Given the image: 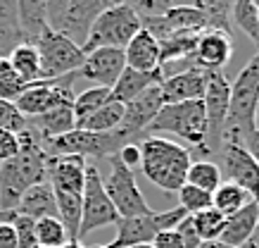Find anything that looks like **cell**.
Listing matches in <instances>:
<instances>
[{
    "instance_id": "3",
    "label": "cell",
    "mask_w": 259,
    "mask_h": 248,
    "mask_svg": "<svg viewBox=\"0 0 259 248\" xmlns=\"http://www.w3.org/2000/svg\"><path fill=\"white\" fill-rule=\"evenodd\" d=\"M259 100V53L247 60L236 81L231 84V105L221 134V146H243L254 131V110Z\"/></svg>"
},
{
    "instance_id": "42",
    "label": "cell",
    "mask_w": 259,
    "mask_h": 248,
    "mask_svg": "<svg viewBox=\"0 0 259 248\" xmlns=\"http://www.w3.org/2000/svg\"><path fill=\"white\" fill-rule=\"evenodd\" d=\"M24 127H26V120L19 115L15 103L0 100V131H17L19 134Z\"/></svg>"
},
{
    "instance_id": "15",
    "label": "cell",
    "mask_w": 259,
    "mask_h": 248,
    "mask_svg": "<svg viewBox=\"0 0 259 248\" xmlns=\"http://www.w3.org/2000/svg\"><path fill=\"white\" fill-rule=\"evenodd\" d=\"M126 69V55L121 48H98L86 53V60L81 64L79 74L83 79L93 81L95 86L112 88Z\"/></svg>"
},
{
    "instance_id": "12",
    "label": "cell",
    "mask_w": 259,
    "mask_h": 248,
    "mask_svg": "<svg viewBox=\"0 0 259 248\" xmlns=\"http://www.w3.org/2000/svg\"><path fill=\"white\" fill-rule=\"evenodd\" d=\"M71 77H64L60 81H36V84H29V86L22 91V96L15 100V108L19 110L24 120H33V117H40L46 112L55 110L60 105H69L74 103L76 93L71 91Z\"/></svg>"
},
{
    "instance_id": "26",
    "label": "cell",
    "mask_w": 259,
    "mask_h": 248,
    "mask_svg": "<svg viewBox=\"0 0 259 248\" xmlns=\"http://www.w3.org/2000/svg\"><path fill=\"white\" fill-rule=\"evenodd\" d=\"M24 43L17 17V0H0V57H8L12 50Z\"/></svg>"
},
{
    "instance_id": "24",
    "label": "cell",
    "mask_w": 259,
    "mask_h": 248,
    "mask_svg": "<svg viewBox=\"0 0 259 248\" xmlns=\"http://www.w3.org/2000/svg\"><path fill=\"white\" fill-rule=\"evenodd\" d=\"M17 215L31 217V220H43V217H57V200L53 186L43 182V184L31 186L24 193L15 208Z\"/></svg>"
},
{
    "instance_id": "20",
    "label": "cell",
    "mask_w": 259,
    "mask_h": 248,
    "mask_svg": "<svg viewBox=\"0 0 259 248\" xmlns=\"http://www.w3.org/2000/svg\"><path fill=\"white\" fill-rule=\"evenodd\" d=\"M26 129H31L33 134L38 136L40 146L53 141V138H60L64 134H69L76 129V117H74V103L69 105H60L55 110L46 112L40 117H33V120H26Z\"/></svg>"
},
{
    "instance_id": "43",
    "label": "cell",
    "mask_w": 259,
    "mask_h": 248,
    "mask_svg": "<svg viewBox=\"0 0 259 248\" xmlns=\"http://www.w3.org/2000/svg\"><path fill=\"white\" fill-rule=\"evenodd\" d=\"M19 151H22L19 134H17V131H0V165L12 160V158H17Z\"/></svg>"
},
{
    "instance_id": "39",
    "label": "cell",
    "mask_w": 259,
    "mask_h": 248,
    "mask_svg": "<svg viewBox=\"0 0 259 248\" xmlns=\"http://www.w3.org/2000/svg\"><path fill=\"white\" fill-rule=\"evenodd\" d=\"M179 208H183L188 215H197L202 210H209L212 208V193L195 189L190 184H183L179 189Z\"/></svg>"
},
{
    "instance_id": "32",
    "label": "cell",
    "mask_w": 259,
    "mask_h": 248,
    "mask_svg": "<svg viewBox=\"0 0 259 248\" xmlns=\"http://www.w3.org/2000/svg\"><path fill=\"white\" fill-rule=\"evenodd\" d=\"M259 3L254 0H238L231 5V19H233V24L240 29V31L252 39V43L259 48Z\"/></svg>"
},
{
    "instance_id": "23",
    "label": "cell",
    "mask_w": 259,
    "mask_h": 248,
    "mask_svg": "<svg viewBox=\"0 0 259 248\" xmlns=\"http://www.w3.org/2000/svg\"><path fill=\"white\" fill-rule=\"evenodd\" d=\"M124 55H126V67L138 69V72H155V69L162 67L159 41L145 29H141L134 39L128 41V46L124 48Z\"/></svg>"
},
{
    "instance_id": "34",
    "label": "cell",
    "mask_w": 259,
    "mask_h": 248,
    "mask_svg": "<svg viewBox=\"0 0 259 248\" xmlns=\"http://www.w3.org/2000/svg\"><path fill=\"white\" fill-rule=\"evenodd\" d=\"M57 200V217L62 220L64 229L69 234V241H79L81 229V196H71V193L55 191Z\"/></svg>"
},
{
    "instance_id": "55",
    "label": "cell",
    "mask_w": 259,
    "mask_h": 248,
    "mask_svg": "<svg viewBox=\"0 0 259 248\" xmlns=\"http://www.w3.org/2000/svg\"><path fill=\"white\" fill-rule=\"evenodd\" d=\"M257 15H259V10H257Z\"/></svg>"
},
{
    "instance_id": "38",
    "label": "cell",
    "mask_w": 259,
    "mask_h": 248,
    "mask_svg": "<svg viewBox=\"0 0 259 248\" xmlns=\"http://www.w3.org/2000/svg\"><path fill=\"white\" fill-rule=\"evenodd\" d=\"M190 217H193L195 232L202 243H207V241H219L221 232H224V224H226V217L221 215L219 210L209 208V210H202V212L190 215Z\"/></svg>"
},
{
    "instance_id": "44",
    "label": "cell",
    "mask_w": 259,
    "mask_h": 248,
    "mask_svg": "<svg viewBox=\"0 0 259 248\" xmlns=\"http://www.w3.org/2000/svg\"><path fill=\"white\" fill-rule=\"evenodd\" d=\"M176 234L181 236V243H183V248H200L202 246V241H200V236H197L195 232V224H193V217H186V220H181V224L176 227Z\"/></svg>"
},
{
    "instance_id": "25",
    "label": "cell",
    "mask_w": 259,
    "mask_h": 248,
    "mask_svg": "<svg viewBox=\"0 0 259 248\" xmlns=\"http://www.w3.org/2000/svg\"><path fill=\"white\" fill-rule=\"evenodd\" d=\"M17 17H19L22 41L29 46H36V41L48 29L46 0H17Z\"/></svg>"
},
{
    "instance_id": "52",
    "label": "cell",
    "mask_w": 259,
    "mask_h": 248,
    "mask_svg": "<svg viewBox=\"0 0 259 248\" xmlns=\"http://www.w3.org/2000/svg\"><path fill=\"white\" fill-rule=\"evenodd\" d=\"M88 248H112L110 243H105V246H102V243H98V246H88Z\"/></svg>"
},
{
    "instance_id": "29",
    "label": "cell",
    "mask_w": 259,
    "mask_h": 248,
    "mask_svg": "<svg viewBox=\"0 0 259 248\" xmlns=\"http://www.w3.org/2000/svg\"><path fill=\"white\" fill-rule=\"evenodd\" d=\"M121 122H124V105L117 103V100H110L76 129H86V131H93V134H112V131H117L121 127Z\"/></svg>"
},
{
    "instance_id": "31",
    "label": "cell",
    "mask_w": 259,
    "mask_h": 248,
    "mask_svg": "<svg viewBox=\"0 0 259 248\" xmlns=\"http://www.w3.org/2000/svg\"><path fill=\"white\" fill-rule=\"evenodd\" d=\"M174 31H204V15L195 3H179L164 15Z\"/></svg>"
},
{
    "instance_id": "53",
    "label": "cell",
    "mask_w": 259,
    "mask_h": 248,
    "mask_svg": "<svg viewBox=\"0 0 259 248\" xmlns=\"http://www.w3.org/2000/svg\"><path fill=\"white\" fill-rule=\"evenodd\" d=\"M128 248H152V246H128Z\"/></svg>"
},
{
    "instance_id": "6",
    "label": "cell",
    "mask_w": 259,
    "mask_h": 248,
    "mask_svg": "<svg viewBox=\"0 0 259 248\" xmlns=\"http://www.w3.org/2000/svg\"><path fill=\"white\" fill-rule=\"evenodd\" d=\"M150 134H174V136L188 141L200 153L207 146V115H204L202 100H188V103H166L155 122L148 129Z\"/></svg>"
},
{
    "instance_id": "47",
    "label": "cell",
    "mask_w": 259,
    "mask_h": 248,
    "mask_svg": "<svg viewBox=\"0 0 259 248\" xmlns=\"http://www.w3.org/2000/svg\"><path fill=\"white\" fill-rule=\"evenodd\" d=\"M150 246L152 248H183V243H181V236L176 234V229H171V232H162Z\"/></svg>"
},
{
    "instance_id": "2",
    "label": "cell",
    "mask_w": 259,
    "mask_h": 248,
    "mask_svg": "<svg viewBox=\"0 0 259 248\" xmlns=\"http://www.w3.org/2000/svg\"><path fill=\"white\" fill-rule=\"evenodd\" d=\"M141 148V169L152 184L166 193H179L186 184L190 165V151L164 136H145Z\"/></svg>"
},
{
    "instance_id": "46",
    "label": "cell",
    "mask_w": 259,
    "mask_h": 248,
    "mask_svg": "<svg viewBox=\"0 0 259 248\" xmlns=\"http://www.w3.org/2000/svg\"><path fill=\"white\" fill-rule=\"evenodd\" d=\"M0 248H17V234L12 220H0Z\"/></svg>"
},
{
    "instance_id": "21",
    "label": "cell",
    "mask_w": 259,
    "mask_h": 248,
    "mask_svg": "<svg viewBox=\"0 0 259 248\" xmlns=\"http://www.w3.org/2000/svg\"><path fill=\"white\" fill-rule=\"evenodd\" d=\"M162 81H164V69L162 67L155 69V72H138V69L126 67L121 77L117 79V84L112 86V100L126 105L136 100L138 96H143L148 88L162 86Z\"/></svg>"
},
{
    "instance_id": "37",
    "label": "cell",
    "mask_w": 259,
    "mask_h": 248,
    "mask_svg": "<svg viewBox=\"0 0 259 248\" xmlns=\"http://www.w3.org/2000/svg\"><path fill=\"white\" fill-rule=\"evenodd\" d=\"M195 5L202 10V15H204V29L231 33V24H228L231 5H228L226 0H202V3H195Z\"/></svg>"
},
{
    "instance_id": "35",
    "label": "cell",
    "mask_w": 259,
    "mask_h": 248,
    "mask_svg": "<svg viewBox=\"0 0 259 248\" xmlns=\"http://www.w3.org/2000/svg\"><path fill=\"white\" fill-rule=\"evenodd\" d=\"M221 169L214 160H195L190 165L188 174H186V184L202 189L207 193H214L221 186Z\"/></svg>"
},
{
    "instance_id": "36",
    "label": "cell",
    "mask_w": 259,
    "mask_h": 248,
    "mask_svg": "<svg viewBox=\"0 0 259 248\" xmlns=\"http://www.w3.org/2000/svg\"><path fill=\"white\" fill-rule=\"evenodd\" d=\"M69 241V234L64 229L60 217H43L36 220V243L46 248H62Z\"/></svg>"
},
{
    "instance_id": "50",
    "label": "cell",
    "mask_w": 259,
    "mask_h": 248,
    "mask_svg": "<svg viewBox=\"0 0 259 248\" xmlns=\"http://www.w3.org/2000/svg\"><path fill=\"white\" fill-rule=\"evenodd\" d=\"M254 131H259V100H257V110H254Z\"/></svg>"
},
{
    "instance_id": "56",
    "label": "cell",
    "mask_w": 259,
    "mask_h": 248,
    "mask_svg": "<svg viewBox=\"0 0 259 248\" xmlns=\"http://www.w3.org/2000/svg\"><path fill=\"white\" fill-rule=\"evenodd\" d=\"M0 60H3V57H0Z\"/></svg>"
},
{
    "instance_id": "7",
    "label": "cell",
    "mask_w": 259,
    "mask_h": 248,
    "mask_svg": "<svg viewBox=\"0 0 259 248\" xmlns=\"http://www.w3.org/2000/svg\"><path fill=\"white\" fill-rule=\"evenodd\" d=\"M134 144V138L124 134L121 129L112 134H93L86 129H74L60 138H53L43 144V151L50 158L60 155H81V158H114L124 146Z\"/></svg>"
},
{
    "instance_id": "5",
    "label": "cell",
    "mask_w": 259,
    "mask_h": 248,
    "mask_svg": "<svg viewBox=\"0 0 259 248\" xmlns=\"http://www.w3.org/2000/svg\"><path fill=\"white\" fill-rule=\"evenodd\" d=\"M143 29V19L128 3H112L98 15L91 26L88 41L83 43V53H93L98 48H121Z\"/></svg>"
},
{
    "instance_id": "22",
    "label": "cell",
    "mask_w": 259,
    "mask_h": 248,
    "mask_svg": "<svg viewBox=\"0 0 259 248\" xmlns=\"http://www.w3.org/2000/svg\"><path fill=\"white\" fill-rule=\"evenodd\" d=\"M257 232H259V205L252 200L243 210H238L236 215L226 217V224H224V232H221L219 241L226 243V246L243 248Z\"/></svg>"
},
{
    "instance_id": "1",
    "label": "cell",
    "mask_w": 259,
    "mask_h": 248,
    "mask_svg": "<svg viewBox=\"0 0 259 248\" xmlns=\"http://www.w3.org/2000/svg\"><path fill=\"white\" fill-rule=\"evenodd\" d=\"M22 151L17 158L0 165V210L15 212L17 203L31 186L48 182V160L50 155L43 151L38 136L24 127L19 131Z\"/></svg>"
},
{
    "instance_id": "30",
    "label": "cell",
    "mask_w": 259,
    "mask_h": 248,
    "mask_svg": "<svg viewBox=\"0 0 259 248\" xmlns=\"http://www.w3.org/2000/svg\"><path fill=\"white\" fill-rule=\"evenodd\" d=\"M247 203H252V196L243 191L240 186L231 184V182H221V186L212 193V208L219 210L224 217L236 215L238 210H243Z\"/></svg>"
},
{
    "instance_id": "10",
    "label": "cell",
    "mask_w": 259,
    "mask_h": 248,
    "mask_svg": "<svg viewBox=\"0 0 259 248\" xmlns=\"http://www.w3.org/2000/svg\"><path fill=\"white\" fill-rule=\"evenodd\" d=\"M119 212L112 205L110 196L105 191L102 176L98 167L88 165L86 169V184H83V193H81V229H79V241L88 236L91 232L107 227V224H119Z\"/></svg>"
},
{
    "instance_id": "18",
    "label": "cell",
    "mask_w": 259,
    "mask_h": 248,
    "mask_svg": "<svg viewBox=\"0 0 259 248\" xmlns=\"http://www.w3.org/2000/svg\"><path fill=\"white\" fill-rule=\"evenodd\" d=\"M231 55H233V39H231V33L209 31V29L200 31L195 55H193L195 67H200L204 72H221L228 64Z\"/></svg>"
},
{
    "instance_id": "14",
    "label": "cell",
    "mask_w": 259,
    "mask_h": 248,
    "mask_svg": "<svg viewBox=\"0 0 259 248\" xmlns=\"http://www.w3.org/2000/svg\"><path fill=\"white\" fill-rule=\"evenodd\" d=\"M217 165L221 169V176L226 174V182L247 191L259 205V165L243 146L224 144L217 153Z\"/></svg>"
},
{
    "instance_id": "9",
    "label": "cell",
    "mask_w": 259,
    "mask_h": 248,
    "mask_svg": "<svg viewBox=\"0 0 259 248\" xmlns=\"http://www.w3.org/2000/svg\"><path fill=\"white\" fill-rule=\"evenodd\" d=\"M188 212L183 208L171 210H152L148 215L141 217H128V220H119L117 224V236L112 241V248H128V246H150L162 232H171L186 220Z\"/></svg>"
},
{
    "instance_id": "4",
    "label": "cell",
    "mask_w": 259,
    "mask_h": 248,
    "mask_svg": "<svg viewBox=\"0 0 259 248\" xmlns=\"http://www.w3.org/2000/svg\"><path fill=\"white\" fill-rule=\"evenodd\" d=\"M110 0H46V22L55 33L83 48L91 26Z\"/></svg>"
},
{
    "instance_id": "13",
    "label": "cell",
    "mask_w": 259,
    "mask_h": 248,
    "mask_svg": "<svg viewBox=\"0 0 259 248\" xmlns=\"http://www.w3.org/2000/svg\"><path fill=\"white\" fill-rule=\"evenodd\" d=\"M204 115H207V146L204 153L217 158L221 151V134L226 124L228 105H231V81L224 72H207V91L202 98Z\"/></svg>"
},
{
    "instance_id": "41",
    "label": "cell",
    "mask_w": 259,
    "mask_h": 248,
    "mask_svg": "<svg viewBox=\"0 0 259 248\" xmlns=\"http://www.w3.org/2000/svg\"><path fill=\"white\" fill-rule=\"evenodd\" d=\"M12 227L17 234V248H36V220L17 215L12 217Z\"/></svg>"
},
{
    "instance_id": "57",
    "label": "cell",
    "mask_w": 259,
    "mask_h": 248,
    "mask_svg": "<svg viewBox=\"0 0 259 248\" xmlns=\"http://www.w3.org/2000/svg\"><path fill=\"white\" fill-rule=\"evenodd\" d=\"M0 212H3V210H0Z\"/></svg>"
},
{
    "instance_id": "45",
    "label": "cell",
    "mask_w": 259,
    "mask_h": 248,
    "mask_svg": "<svg viewBox=\"0 0 259 248\" xmlns=\"http://www.w3.org/2000/svg\"><path fill=\"white\" fill-rule=\"evenodd\" d=\"M117 158L124 162L128 169H134V165H141V148H138V144H128L117 153Z\"/></svg>"
},
{
    "instance_id": "51",
    "label": "cell",
    "mask_w": 259,
    "mask_h": 248,
    "mask_svg": "<svg viewBox=\"0 0 259 248\" xmlns=\"http://www.w3.org/2000/svg\"><path fill=\"white\" fill-rule=\"evenodd\" d=\"M12 217H15V212H5V210L0 212V220H12Z\"/></svg>"
},
{
    "instance_id": "17",
    "label": "cell",
    "mask_w": 259,
    "mask_h": 248,
    "mask_svg": "<svg viewBox=\"0 0 259 248\" xmlns=\"http://www.w3.org/2000/svg\"><path fill=\"white\" fill-rule=\"evenodd\" d=\"M86 169H88V162L81 155L50 158L48 160V184L53 186V191L81 196L83 193V184H86Z\"/></svg>"
},
{
    "instance_id": "54",
    "label": "cell",
    "mask_w": 259,
    "mask_h": 248,
    "mask_svg": "<svg viewBox=\"0 0 259 248\" xmlns=\"http://www.w3.org/2000/svg\"><path fill=\"white\" fill-rule=\"evenodd\" d=\"M36 248H46V246H36Z\"/></svg>"
},
{
    "instance_id": "11",
    "label": "cell",
    "mask_w": 259,
    "mask_h": 248,
    "mask_svg": "<svg viewBox=\"0 0 259 248\" xmlns=\"http://www.w3.org/2000/svg\"><path fill=\"white\" fill-rule=\"evenodd\" d=\"M102 184H105V191H107L112 205L117 208L121 220L141 217V215L152 212L148 205V200H145V196H143V191L138 189V184H136L134 169L126 167L117 155L110 158V176L102 179Z\"/></svg>"
},
{
    "instance_id": "16",
    "label": "cell",
    "mask_w": 259,
    "mask_h": 248,
    "mask_svg": "<svg viewBox=\"0 0 259 248\" xmlns=\"http://www.w3.org/2000/svg\"><path fill=\"white\" fill-rule=\"evenodd\" d=\"M166 105L162 86L148 88L143 96H138L136 100L124 105V122H121V131L128 134L131 138L141 136L143 131H148L150 124L155 122V117L159 115V110Z\"/></svg>"
},
{
    "instance_id": "48",
    "label": "cell",
    "mask_w": 259,
    "mask_h": 248,
    "mask_svg": "<svg viewBox=\"0 0 259 248\" xmlns=\"http://www.w3.org/2000/svg\"><path fill=\"white\" fill-rule=\"evenodd\" d=\"M245 151L250 153L252 158H254V162L259 165V131H252L250 138L245 141Z\"/></svg>"
},
{
    "instance_id": "40",
    "label": "cell",
    "mask_w": 259,
    "mask_h": 248,
    "mask_svg": "<svg viewBox=\"0 0 259 248\" xmlns=\"http://www.w3.org/2000/svg\"><path fill=\"white\" fill-rule=\"evenodd\" d=\"M26 88L19 74L12 69V64L8 62V57L0 60V100H8V103H15L17 98L22 96V91Z\"/></svg>"
},
{
    "instance_id": "19",
    "label": "cell",
    "mask_w": 259,
    "mask_h": 248,
    "mask_svg": "<svg viewBox=\"0 0 259 248\" xmlns=\"http://www.w3.org/2000/svg\"><path fill=\"white\" fill-rule=\"evenodd\" d=\"M207 91V72L200 67H188L183 72L169 74L162 81V93L166 103H188V100H202Z\"/></svg>"
},
{
    "instance_id": "49",
    "label": "cell",
    "mask_w": 259,
    "mask_h": 248,
    "mask_svg": "<svg viewBox=\"0 0 259 248\" xmlns=\"http://www.w3.org/2000/svg\"><path fill=\"white\" fill-rule=\"evenodd\" d=\"M62 248H86V246H83L81 241H67V243H64Z\"/></svg>"
},
{
    "instance_id": "27",
    "label": "cell",
    "mask_w": 259,
    "mask_h": 248,
    "mask_svg": "<svg viewBox=\"0 0 259 248\" xmlns=\"http://www.w3.org/2000/svg\"><path fill=\"white\" fill-rule=\"evenodd\" d=\"M197 39H200L197 31H176L166 41H162L159 43L162 67H166L169 62H179V60H190V57L195 55Z\"/></svg>"
},
{
    "instance_id": "8",
    "label": "cell",
    "mask_w": 259,
    "mask_h": 248,
    "mask_svg": "<svg viewBox=\"0 0 259 248\" xmlns=\"http://www.w3.org/2000/svg\"><path fill=\"white\" fill-rule=\"evenodd\" d=\"M36 50L40 57V81H60L64 77L79 74L81 64L86 60L81 46L55 33L50 26L36 41Z\"/></svg>"
},
{
    "instance_id": "28",
    "label": "cell",
    "mask_w": 259,
    "mask_h": 248,
    "mask_svg": "<svg viewBox=\"0 0 259 248\" xmlns=\"http://www.w3.org/2000/svg\"><path fill=\"white\" fill-rule=\"evenodd\" d=\"M8 62L12 64V69L19 74V79H22L26 86L40 81V57H38L36 46L19 43V46L8 55Z\"/></svg>"
},
{
    "instance_id": "33",
    "label": "cell",
    "mask_w": 259,
    "mask_h": 248,
    "mask_svg": "<svg viewBox=\"0 0 259 248\" xmlns=\"http://www.w3.org/2000/svg\"><path fill=\"white\" fill-rule=\"evenodd\" d=\"M112 100V88L93 86L88 91H81L79 96L74 98V117H76V127H81L83 122L98 112L102 105H107Z\"/></svg>"
}]
</instances>
